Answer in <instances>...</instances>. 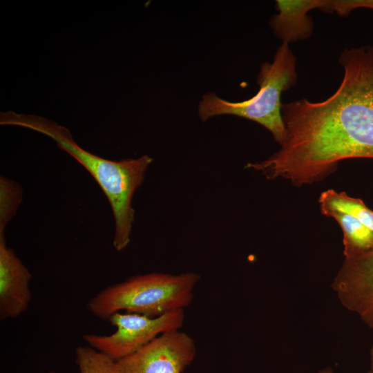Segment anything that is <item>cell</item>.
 I'll list each match as a JSON object with an SVG mask.
<instances>
[{"label":"cell","mask_w":373,"mask_h":373,"mask_svg":"<svg viewBox=\"0 0 373 373\" xmlns=\"http://www.w3.org/2000/svg\"><path fill=\"white\" fill-rule=\"evenodd\" d=\"M339 63L344 75L337 90L321 102L283 104L279 150L247 168L301 186L322 180L341 160L373 159V46L345 48Z\"/></svg>","instance_id":"cell-1"},{"label":"cell","mask_w":373,"mask_h":373,"mask_svg":"<svg viewBox=\"0 0 373 373\" xmlns=\"http://www.w3.org/2000/svg\"><path fill=\"white\" fill-rule=\"evenodd\" d=\"M0 124L24 127L49 137L82 164L94 178L111 204L115 221L114 248L121 251L128 246L135 218L132 199L144 181L152 157L144 155L118 161L103 158L79 146L66 127L36 115L3 112Z\"/></svg>","instance_id":"cell-2"},{"label":"cell","mask_w":373,"mask_h":373,"mask_svg":"<svg viewBox=\"0 0 373 373\" xmlns=\"http://www.w3.org/2000/svg\"><path fill=\"white\" fill-rule=\"evenodd\" d=\"M200 279L195 272L134 276L106 287L90 299L86 307L104 319L122 310L157 317L189 305Z\"/></svg>","instance_id":"cell-3"},{"label":"cell","mask_w":373,"mask_h":373,"mask_svg":"<svg viewBox=\"0 0 373 373\" xmlns=\"http://www.w3.org/2000/svg\"><path fill=\"white\" fill-rule=\"evenodd\" d=\"M296 57L289 44L282 43L272 62L261 64L257 77L260 89L249 99L232 102L222 99L214 93L202 97L198 115L203 122L222 115H232L258 123L267 129L280 145L285 137L282 115L281 95L297 84Z\"/></svg>","instance_id":"cell-4"},{"label":"cell","mask_w":373,"mask_h":373,"mask_svg":"<svg viewBox=\"0 0 373 373\" xmlns=\"http://www.w3.org/2000/svg\"><path fill=\"white\" fill-rule=\"evenodd\" d=\"M108 319L116 327L114 333L110 335L89 334L82 337L88 345L117 361L164 333L180 330L184 321V311L175 310L157 317L116 312Z\"/></svg>","instance_id":"cell-5"},{"label":"cell","mask_w":373,"mask_h":373,"mask_svg":"<svg viewBox=\"0 0 373 373\" xmlns=\"http://www.w3.org/2000/svg\"><path fill=\"white\" fill-rule=\"evenodd\" d=\"M196 354L193 338L175 330L164 333L116 361L119 373H182Z\"/></svg>","instance_id":"cell-6"},{"label":"cell","mask_w":373,"mask_h":373,"mask_svg":"<svg viewBox=\"0 0 373 373\" xmlns=\"http://www.w3.org/2000/svg\"><path fill=\"white\" fill-rule=\"evenodd\" d=\"M332 287L341 303L373 329V248L345 258Z\"/></svg>","instance_id":"cell-7"},{"label":"cell","mask_w":373,"mask_h":373,"mask_svg":"<svg viewBox=\"0 0 373 373\" xmlns=\"http://www.w3.org/2000/svg\"><path fill=\"white\" fill-rule=\"evenodd\" d=\"M32 274L6 245L5 236H0V319L20 316L31 301L29 283Z\"/></svg>","instance_id":"cell-8"},{"label":"cell","mask_w":373,"mask_h":373,"mask_svg":"<svg viewBox=\"0 0 373 373\" xmlns=\"http://www.w3.org/2000/svg\"><path fill=\"white\" fill-rule=\"evenodd\" d=\"M322 0H277L278 13L269 19V26L282 43L291 44L309 38L314 32L311 10H319Z\"/></svg>","instance_id":"cell-9"},{"label":"cell","mask_w":373,"mask_h":373,"mask_svg":"<svg viewBox=\"0 0 373 373\" xmlns=\"http://www.w3.org/2000/svg\"><path fill=\"white\" fill-rule=\"evenodd\" d=\"M340 225L345 258L361 255L373 248V231L354 217L337 211L329 213Z\"/></svg>","instance_id":"cell-10"},{"label":"cell","mask_w":373,"mask_h":373,"mask_svg":"<svg viewBox=\"0 0 373 373\" xmlns=\"http://www.w3.org/2000/svg\"><path fill=\"white\" fill-rule=\"evenodd\" d=\"M319 204L323 215L327 216L333 211L349 214L373 231V211L360 198L351 197L345 192L328 189L321 194Z\"/></svg>","instance_id":"cell-11"},{"label":"cell","mask_w":373,"mask_h":373,"mask_svg":"<svg viewBox=\"0 0 373 373\" xmlns=\"http://www.w3.org/2000/svg\"><path fill=\"white\" fill-rule=\"evenodd\" d=\"M23 200V189L16 181L0 176V236L15 216Z\"/></svg>","instance_id":"cell-12"},{"label":"cell","mask_w":373,"mask_h":373,"mask_svg":"<svg viewBox=\"0 0 373 373\" xmlns=\"http://www.w3.org/2000/svg\"><path fill=\"white\" fill-rule=\"evenodd\" d=\"M75 356L79 373H119L115 361L89 345L78 346Z\"/></svg>","instance_id":"cell-13"},{"label":"cell","mask_w":373,"mask_h":373,"mask_svg":"<svg viewBox=\"0 0 373 373\" xmlns=\"http://www.w3.org/2000/svg\"><path fill=\"white\" fill-rule=\"evenodd\" d=\"M358 8L373 10V0H322L319 10L326 14L347 17Z\"/></svg>","instance_id":"cell-14"},{"label":"cell","mask_w":373,"mask_h":373,"mask_svg":"<svg viewBox=\"0 0 373 373\" xmlns=\"http://www.w3.org/2000/svg\"><path fill=\"white\" fill-rule=\"evenodd\" d=\"M370 371L373 372V344L370 350Z\"/></svg>","instance_id":"cell-15"},{"label":"cell","mask_w":373,"mask_h":373,"mask_svg":"<svg viewBox=\"0 0 373 373\" xmlns=\"http://www.w3.org/2000/svg\"><path fill=\"white\" fill-rule=\"evenodd\" d=\"M318 373H334L333 369L331 367H326L322 370H318Z\"/></svg>","instance_id":"cell-16"},{"label":"cell","mask_w":373,"mask_h":373,"mask_svg":"<svg viewBox=\"0 0 373 373\" xmlns=\"http://www.w3.org/2000/svg\"><path fill=\"white\" fill-rule=\"evenodd\" d=\"M367 373H373L372 371L369 370L368 372H367Z\"/></svg>","instance_id":"cell-17"},{"label":"cell","mask_w":373,"mask_h":373,"mask_svg":"<svg viewBox=\"0 0 373 373\" xmlns=\"http://www.w3.org/2000/svg\"><path fill=\"white\" fill-rule=\"evenodd\" d=\"M49 373H55V372H49Z\"/></svg>","instance_id":"cell-18"}]
</instances>
